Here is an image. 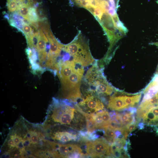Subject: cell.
Masks as SVG:
<instances>
[{
  "label": "cell",
  "mask_w": 158,
  "mask_h": 158,
  "mask_svg": "<svg viewBox=\"0 0 158 158\" xmlns=\"http://www.w3.org/2000/svg\"><path fill=\"white\" fill-rule=\"evenodd\" d=\"M105 133L104 136V137H109L115 139V133L114 130L107 128L104 130Z\"/></svg>",
  "instance_id": "22"
},
{
  "label": "cell",
  "mask_w": 158,
  "mask_h": 158,
  "mask_svg": "<svg viewBox=\"0 0 158 158\" xmlns=\"http://www.w3.org/2000/svg\"><path fill=\"white\" fill-rule=\"evenodd\" d=\"M109 115L111 118V120L115 119L116 116V113L114 110L110 112L109 113Z\"/></svg>",
  "instance_id": "25"
},
{
  "label": "cell",
  "mask_w": 158,
  "mask_h": 158,
  "mask_svg": "<svg viewBox=\"0 0 158 158\" xmlns=\"http://www.w3.org/2000/svg\"><path fill=\"white\" fill-rule=\"evenodd\" d=\"M39 134L37 132L33 130L30 140L31 143L32 144L37 143L39 140Z\"/></svg>",
  "instance_id": "20"
},
{
  "label": "cell",
  "mask_w": 158,
  "mask_h": 158,
  "mask_svg": "<svg viewBox=\"0 0 158 158\" xmlns=\"http://www.w3.org/2000/svg\"><path fill=\"white\" fill-rule=\"evenodd\" d=\"M145 124L143 122H140L137 125V127L138 129L142 130L144 129Z\"/></svg>",
  "instance_id": "27"
},
{
  "label": "cell",
  "mask_w": 158,
  "mask_h": 158,
  "mask_svg": "<svg viewBox=\"0 0 158 158\" xmlns=\"http://www.w3.org/2000/svg\"><path fill=\"white\" fill-rule=\"evenodd\" d=\"M142 119L145 125L151 127H158V105L150 108Z\"/></svg>",
  "instance_id": "7"
},
{
  "label": "cell",
  "mask_w": 158,
  "mask_h": 158,
  "mask_svg": "<svg viewBox=\"0 0 158 158\" xmlns=\"http://www.w3.org/2000/svg\"><path fill=\"white\" fill-rule=\"evenodd\" d=\"M83 67L78 64L72 67L60 80L61 85V96L73 102L81 97L80 87L84 70Z\"/></svg>",
  "instance_id": "1"
},
{
  "label": "cell",
  "mask_w": 158,
  "mask_h": 158,
  "mask_svg": "<svg viewBox=\"0 0 158 158\" xmlns=\"http://www.w3.org/2000/svg\"><path fill=\"white\" fill-rule=\"evenodd\" d=\"M137 126V123H130L125 126L126 130L128 132H131L135 130Z\"/></svg>",
  "instance_id": "23"
},
{
  "label": "cell",
  "mask_w": 158,
  "mask_h": 158,
  "mask_svg": "<svg viewBox=\"0 0 158 158\" xmlns=\"http://www.w3.org/2000/svg\"><path fill=\"white\" fill-rule=\"evenodd\" d=\"M24 22L22 18L17 14L14 13L12 15V18L10 20L11 25L16 28L20 31L23 32V25Z\"/></svg>",
  "instance_id": "12"
},
{
  "label": "cell",
  "mask_w": 158,
  "mask_h": 158,
  "mask_svg": "<svg viewBox=\"0 0 158 158\" xmlns=\"http://www.w3.org/2000/svg\"><path fill=\"white\" fill-rule=\"evenodd\" d=\"M30 7L24 4H18L16 10L18 13L21 16L28 21Z\"/></svg>",
  "instance_id": "13"
},
{
  "label": "cell",
  "mask_w": 158,
  "mask_h": 158,
  "mask_svg": "<svg viewBox=\"0 0 158 158\" xmlns=\"http://www.w3.org/2000/svg\"><path fill=\"white\" fill-rule=\"evenodd\" d=\"M31 143L29 140L28 139L24 140L23 144L25 147H29Z\"/></svg>",
  "instance_id": "26"
},
{
  "label": "cell",
  "mask_w": 158,
  "mask_h": 158,
  "mask_svg": "<svg viewBox=\"0 0 158 158\" xmlns=\"http://www.w3.org/2000/svg\"><path fill=\"white\" fill-rule=\"evenodd\" d=\"M11 157L13 158H21V156L20 153H14L13 154H12Z\"/></svg>",
  "instance_id": "30"
},
{
  "label": "cell",
  "mask_w": 158,
  "mask_h": 158,
  "mask_svg": "<svg viewBox=\"0 0 158 158\" xmlns=\"http://www.w3.org/2000/svg\"><path fill=\"white\" fill-rule=\"evenodd\" d=\"M85 147L87 153L91 157H112L110 152V145L104 137L93 142L87 141Z\"/></svg>",
  "instance_id": "5"
},
{
  "label": "cell",
  "mask_w": 158,
  "mask_h": 158,
  "mask_svg": "<svg viewBox=\"0 0 158 158\" xmlns=\"http://www.w3.org/2000/svg\"><path fill=\"white\" fill-rule=\"evenodd\" d=\"M23 33L24 34L25 37L30 36L34 32V29L28 23L24 22L23 25Z\"/></svg>",
  "instance_id": "16"
},
{
  "label": "cell",
  "mask_w": 158,
  "mask_h": 158,
  "mask_svg": "<svg viewBox=\"0 0 158 158\" xmlns=\"http://www.w3.org/2000/svg\"><path fill=\"white\" fill-rule=\"evenodd\" d=\"M73 106L72 102L68 100H60L53 98L52 103L49 108L46 120L65 125H71L74 122L78 123V120L75 118L77 113L76 110Z\"/></svg>",
  "instance_id": "2"
},
{
  "label": "cell",
  "mask_w": 158,
  "mask_h": 158,
  "mask_svg": "<svg viewBox=\"0 0 158 158\" xmlns=\"http://www.w3.org/2000/svg\"><path fill=\"white\" fill-rule=\"evenodd\" d=\"M125 109L123 112L120 113L123 126H125L130 123H137L135 116V114L130 112L128 111V109Z\"/></svg>",
  "instance_id": "10"
},
{
  "label": "cell",
  "mask_w": 158,
  "mask_h": 158,
  "mask_svg": "<svg viewBox=\"0 0 158 158\" xmlns=\"http://www.w3.org/2000/svg\"><path fill=\"white\" fill-rule=\"evenodd\" d=\"M101 112L104 125L106 128H107L109 124L111 121L109 114L106 110H101Z\"/></svg>",
  "instance_id": "17"
},
{
  "label": "cell",
  "mask_w": 158,
  "mask_h": 158,
  "mask_svg": "<svg viewBox=\"0 0 158 158\" xmlns=\"http://www.w3.org/2000/svg\"><path fill=\"white\" fill-rule=\"evenodd\" d=\"M7 144L10 148L16 147V145L14 141L11 138H9L7 140Z\"/></svg>",
  "instance_id": "24"
},
{
  "label": "cell",
  "mask_w": 158,
  "mask_h": 158,
  "mask_svg": "<svg viewBox=\"0 0 158 158\" xmlns=\"http://www.w3.org/2000/svg\"><path fill=\"white\" fill-rule=\"evenodd\" d=\"M128 111L130 112L133 114H135L137 111V109L135 107H130L128 109Z\"/></svg>",
  "instance_id": "28"
},
{
  "label": "cell",
  "mask_w": 158,
  "mask_h": 158,
  "mask_svg": "<svg viewBox=\"0 0 158 158\" xmlns=\"http://www.w3.org/2000/svg\"><path fill=\"white\" fill-rule=\"evenodd\" d=\"M126 142V140H122L116 138H115L114 143L118 149L122 150L123 149V147Z\"/></svg>",
  "instance_id": "19"
},
{
  "label": "cell",
  "mask_w": 158,
  "mask_h": 158,
  "mask_svg": "<svg viewBox=\"0 0 158 158\" xmlns=\"http://www.w3.org/2000/svg\"><path fill=\"white\" fill-rule=\"evenodd\" d=\"M11 156L9 152H6L2 154L1 157V158H10Z\"/></svg>",
  "instance_id": "29"
},
{
  "label": "cell",
  "mask_w": 158,
  "mask_h": 158,
  "mask_svg": "<svg viewBox=\"0 0 158 158\" xmlns=\"http://www.w3.org/2000/svg\"><path fill=\"white\" fill-rule=\"evenodd\" d=\"M40 20V18L36 8L32 6L30 7L28 21L30 23H38Z\"/></svg>",
  "instance_id": "15"
},
{
  "label": "cell",
  "mask_w": 158,
  "mask_h": 158,
  "mask_svg": "<svg viewBox=\"0 0 158 158\" xmlns=\"http://www.w3.org/2000/svg\"><path fill=\"white\" fill-rule=\"evenodd\" d=\"M141 97V94H140L135 96L130 97L124 96L125 101L128 107H133L136 103H138Z\"/></svg>",
  "instance_id": "14"
},
{
  "label": "cell",
  "mask_w": 158,
  "mask_h": 158,
  "mask_svg": "<svg viewBox=\"0 0 158 158\" xmlns=\"http://www.w3.org/2000/svg\"><path fill=\"white\" fill-rule=\"evenodd\" d=\"M158 105V92L152 97L141 102L138 108L148 109L150 108Z\"/></svg>",
  "instance_id": "11"
},
{
  "label": "cell",
  "mask_w": 158,
  "mask_h": 158,
  "mask_svg": "<svg viewBox=\"0 0 158 158\" xmlns=\"http://www.w3.org/2000/svg\"><path fill=\"white\" fill-rule=\"evenodd\" d=\"M85 81L93 87L89 90L92 92H96L101 94L111 95L114 92V89L105 80L102 70L96 66L91 67L85 74Z\"/></svg>",
  "instance_id": "4"
},
{
  "label": "cell",
  "mask_w": 158,
  "mask_h": 158,
  "mask_svg": "<svg viewBox=\"0 0 158 158\" xmlns=\"http://www.w3.org/2000/svg\"><path fill=\"white\" fill-rule=\"evenodd\" d=\"M18 4L17 0H14L7 3L8 10L10 12H12L17 10Z\"/></svg>",
  "instance_id": "18"
},
{
  "label": "cell",
  "mask_w": 158,
  "mask_h": 158,
  "mask_svg": "<svg viewBox=\"0 0 158 158\" xmlns=\"http://www.w3.org/2000/svg\"><path fill=\"white\" fill-rule=\"evenodd\" d=\"M52 138L63 142H66L70 141L79 140V136L77 135L74 132L58 131L53 134Z\"/></svg>",
  "instance_id": "9"
},
{
  "label": "cell",
  "mask_w": 158,
  "mask_h": 158,
  "mask_svg": "<svg viewBox=\"0 0 158 158\" xmlns=\"http://www.w3.org/2000/svg\"><path fill=\"white\" fill-rule=\"evenodd\" d=\"M63 49L68 53L76 63L83 67L88 66L95 62L88 44L82 40H76L64 45Z\"/></svg>",
  "instance_id": "3"
},
{
  "label": "cell",
  "mask_w": 158,
  "mask_h": 158,
  "mask_svg": "<svg viewBox=\"0 0 158 158\" xmlns=\"http://www.w3.org/2000/svg\"><path fill=\"white\" fill-rule=\"evenodd\" d=\"M128 107L126 104L124 96H111L108 104V107L113 110H119L126 109Z\"/></svg>",
  "instance_id": "8"
},
{
  "label": "cell",
  "mask_w": 158,
  "mask_h": 158,
  "mask_svg": "<svg viewBox=\"0 0 158 158\" xmlns=\"http://www.w3.org/2000/svg\"><path fill=\"white\" fill-rule=\"evenodd\" d=\"M10 138L12 139L17 145L19 143L20 141L23 139L20 135L16 133H13L10 135Z\"/></svg>",
  "instance_id": "21"
},
{
  "label": "cell",
  "mask_w": 158,
  "mask_h": 158,
  "mask_svg": "<svg viewBox=\"0 0 158 158\" xmlns=\"http://www.w3.org/2000/svg\"><path fill=\"white\" fill-rule=\"evenodd\" d=\"M88 93L85 98L83 99L78 104H77L78 110L91 113L104 109V106L101 100L97 97L93 95L92 93Z\"/></svg>",
  "instance_id": "6"
}]
</instances>
